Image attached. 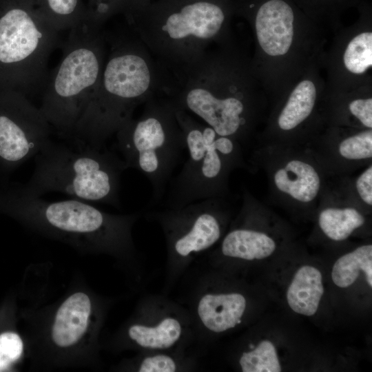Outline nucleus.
<instances>
[{
    "mask_svg": "<svg viewBox=\"0 0 372 372\" xmlns=\"http://www.w3.org/2000/svg\"><path fill=\"white\" fill-rule=\"evenodd\" d=\"M365 219L356 209L327 208L318 217V223L323 233L330 239L342 241L347 239L356 229L362 226Z\"/></svg>",
    "mask_w": 372,
    "mask_h": 372,
    "instance_id": "412c9836",
    "label": "nucleus"
},
{
    "mask_svg": "<svg viewBox=\"0 0 372 372\" xmlns=\"http://www.w3.org/2000/svg\"><path fill=\"white\" fill-rule=\"evenodd\" d=\"M115 134L116 146L128 168L140 172L152 188L150 204L163 197L186 145L176 116V106L166 96L144 104Z\"/></svg>",
    "mask_w": 372,
    "mask_h": 372,
    "instance_id": "423d86ee",
    "label": "nucleus"
},
{
    "mask_svg": "<svg viewBox=\"0 0 372 372\" xmlns=\"http://www.w3.org/2000/svg\"><path fill=\"white\" fill-rule=\"evenodd\" d=\"M23 342L15 333L6 332L0 335V371L7 369L21 355Z\"/></svg>",
    "mask_w": 372,
    "mask_h": 372,
    "instance_id": "a878e982",
    "label": "nucleus"
},
{
    "mask_svg": "<svg viewBox=\"0 0 372 372\" xmlns=\"http://www.w3.org/2000/svg\"><path fill=\"white\" fill-rule=\"evenodd\" d=\"M223 203L220 197L209 198L147 213V216L162 225L170 255L186 260L209 249L220 238Z\"/></svg>",
    "mask_w": 372,
    "mask_h": 372,
    "instance_id": "1a4fd4ad",
    "label": "nucleus"
},
{
    "mask_svg": "<svg viewBox=\"0 0 372 372\" xmlns=\"http://www.w3.org/2000/svg\"><path fill=\"white\" fill-rule=\"evenodd\" d=\"M246 306L245 298L238 293H207L198 301L197 312L205 328L221 333L241 322Z\"/></svg>",
    "mask_w": 372,
    "mask_h": 372,
    "instance_id": "f8f14e48",
    "label": "nucleus"
},
{
    "mask_svg": "<svg viewBox=\"0 0 372 372\" xmlns=\"http://www.w3.org/2000/svg\"><path fill=\"white\" fill-rule=\"evenodd\" d=\"M107 32L86 18L70 30L60 63L50 73L39 107L53 130L70 141L101 75Z\"/></svg>",
    "mask_w": 372,
    "mask_h": 372,
    "instance_id": "20e7f679",
    "label": "nucleus"
},
{
    "mask_svg": "<svg viewBox=\"0 0 372 372\" xmlns=\"http://www.w3.org/2000/svg\"><path fill=\"white\" fill-rule=\"evenodd\" d=\"M239 364L243 372L281 371L276 348L269 340H262L252 350L242 353Z\"/></svg>",
    "mask_w": 372,
    "mask_h": 372,
    "instance_id": "5701e85b",
    "label": "nucleus"
},
{
    "mask_svg": "<svg viewBox=\"0 0 372 372\" xmlns=\"http://www.w3.org/2000/svg\"><path fill=\"white\" fill-rule=\"evenodd\" d=\"M59 32L25 0H0V92L42 93Z\"/></svg>",
    "mask_w": 372,
    "mask_h": 372,
    "instance_id": "39448f33",
    "label": "nucleus"
},
{
    "mask_svg": "<svg viewBox=\"0 0 372 372\" xmlns=\"http://www.w3.org/2000/svg\"><path fill=\"white\" fill-rule=\"evenodd\" d=\"M51 139L34 156V169L23 187L41 196L59 192L89 203L119 207L121 178L128 169L121 157L101 149L73 141Z\"/></svg>",
    "mask_w": 372,
    "mask_h": 372,
    "instance_id": "7ed1b4c3",
    "label": "nucleus"
},
{
    "mask_svg": "<svg viewBox=\"0 0 372 372\" xmlns=\"http://www.w3.org/2000/svg\"><path fill=\"white\" fill-rule=\"evenodd\" d=\"M32 9L59 32L70 30L86 18L83 0H25Z\"/></svg>",
    "mask_w": 372,
    "mask_h": 372,
    "instance_id": "f3484780",
    "label": "nucleus"
},
{
    "mask_svg": "<svg viewBox=\"0 0 372 372\" xmlns=\"http://www.w3.org/2000/svg\"><path fill=\"white\" fill-rule=\"evenodd\" d=\"M177 369L174 359L165 354H154L145 357L140 363L141 372H174Z\"/></svg>",
    "mask_w": 372,
    "mask_h": 372,
    "instance_id": "bb28decb",
    "label": "nucleus"
},
{
    "mask_svg": "<svg viewBox=\"0 0 372 372\" xmlns=\"http://www.w3.org/2000/svg\"><path fill=\"white\" fill-rule=\"evenodd\" d=\"M188 158L178 174L171 179L165 208L220 197L227 189V176L234 165L215 148L217 133L191 114L176 107Z\"/></svg>",
    "mask_w": 372,
    "mask_h": 372,
    "instance_id": "0eeeda50",
    "label": "nucleus"
},
{
    "mask_svg": "<svg viewBox=\"0 0 372 372\" xmlns=\"http://www.w3.org/2000/svg\"><path fill=\"white\" fill-rule=\"evenodd\" d=\"M294 12L285 0H264L254 15V26L261 48L267 54H285L293 37Z\"/></svg>",
    "mask_w": 372,
    "mask_h": 372,
    "instance_id": "9b49d317",
    "label": "nucleus"
},
{
    "mask_svg": "<svg viewBox=\"0 0 372 372\" xmlns=\"http://www.w3.org/2000/svg\"><path fill=\"white\" fill-rule=\"evenodd\" d=\"M273 182L281 192L301 203H310L318 196L320 178L309 163L293 159L279 168L273 175Z\"/></svg>",
    "mask_w": 372,
    "mask_h": 372,
    "instance_id": "4468645a",
    "label": "nucleus"
},
{
    "mask_svg": "<svg viewBox=\"0 0 372 372\" xmlns=\"http://www.w3.org/2000/svg\"><path fill=\"white\" fill-rule=\"evenodd\" d=\"M343 61L351 73H364L372 65V32H365L355 36L348 44Z\"/></svg>",
    "mask_w": 372,
    "mask_h": 372,
    "instance_id": "b1692460",
    "label": "nucleus"
},
{
    "mask_svg": "<svg viewBox=\"0 0 372 372\" xmlns=\"http://www.w3.org/2000/svg\"><path fill=\"white\" fill-rule=\"evenodd\" d=\"M360 271L365 273L368 285L372 287V245H362L339 258L335 262L331 278L335 285L346 288L353 285Z\"/></svg>",
    "mask_w": 372,
    "mask_h": 372,
    "instance_id": "6ab92c4d",
    "label": "nucleus"
},
{
    "mask_svg": "<svg viewBox=\"0 0 372 372\" xmlns=\"http://www.w3.org/2000/svg\"><path fill=\"white\" fill-rule=\"evenodd\" d=\"M276 247L274 240L263 232L236 228L225 236L220 249L225 256L254 260L269 257Z\"/></svg>",
    "mask_w": 372,
    "mask_h": 372,
    "instance_id": "dca6fc26",
    "label": "nucleus"
},
{
    "mask_svg": "<svg viewBox=\"0 0 372 372\" xmlns=\"http://www.w3.org/2000/svg\"><path fill=\"white\" fill-rule=\"evenodd\" d=\"M341 156L348 160H363L372 157V130L361 132L344 138L338 146Z\"/></svg>",
    "mask_w": 372,
    "mask_h": 372,
    "instance_id": "393cba45",
    "label": "nucleus"
},
{
    "mask_svg": "<svg viewBox=\"0 0 372 372\" xmlns=\"http://www.w3.org/2000/svg\"><path fill=\"white\" fill-rule=\"evenodd\" d=\"M322 274L313 266L304 265L296 272L287 291V300L296 313L313 316L318 311L324 289Z\"/></svg>",
    "mask_w": 372,
    "mask_h": 372,
    "instance_id": "2eb2a0df",
    "label": "nucleus"
},
{
    "mask_svg": "<svg viewBox=\"0 0 372 372\" xmlns=\"http://www.w3.org/2000/svg\"><path fill=\"white\" fill-rule=\"evenodd\" d=\"M169 76L132 30L107 33V52L99 81L70 141L105 147L106 141L133 118L138 106L163 93Z\"/></svg>",
    "mask_w": 372,
    "mask_h": 372,
    "instance_id": "f257e3e1",
    "label": "nucleus"
},
{
    "mask_svg": "<svg viewBox=\"0 0 372 372\" xmlns=\"http://www.w3.org/2000/svg\"><path fill=\"white\" fill-rule=\"evenodd\" d=\"M351 113L365 127H372V99H358L349 105Z\"/></svg>",
    "mask_w": 372,
    "mask_h": 372,
    "instance_id": "cd10ccee",
    "label": "nucleus"
},
{
    "mask_svg": "<svg viewBox=\"0 0 372 372\" xmlns=\"http://www.w3.org/2000/svg\"><path fill=\"white\" fill-rule=\"evenodd\" d=\"M358 194L368 205H372V166L370 165L358 178L355 183Z\"/></svg>",
    "mask_w": 372,
    "mask_h": 372,
    "instance_id": "c85d7f7f",
    "label": "nucleus"
},
{
    "mask_svg": "<svg viewBox=\"0 0 372 372\" xmlns=\"http://www.w3.org/2000/svg\"><path fill=\"white\" fill-rule=\"evenodd\" d=\"M316 97V90L313 83L309 80L301 81L292 91L278 116L280 128L290 130L303 122L311 113Z\"/></svg>",
    "mask_w": 372,
    "mask_h": 372,
    "instance_id": "aec40b11",
    "label": "nucleus"
},
{
    "mask_svg": "<svg viewBox=\"0 0 372 372\" xmlns=\"http://www.w3.org/2000/svg\"><path fill=\"white\" fill-rule=\"evenodd\" d=\"M228 0H152L127 23L168 71L197 60L222 34Z\"/></svg>",
    "mask_w": 372,
    "mask_h": 372,
    "instance_id": "f03ea898",
    "label": "nucleus"
},
{
    "mask_svg": "<svg viewBox=\"0 0 372 372\" xmlns=\"http://www.w3.org/2000/svg\"><path fill=\"white\" fill-rule=\"evenodd\" d=\"M152 0H87L86 19L103 27L111 17L122 14L129 22L141 12Z\"/></svg>",
    "mask_w": 372,
    "mask_h": 372,
    "instance_id": "4be33fe9",
    "label": "nucleus"
},
{
    "mask_svg": "<svg viewBox=\"0 0 372 372\" xmlns=\"http://www.w3.org/2000/svg\"><path fill=\"white\" fill-rule=\"evenodd\" d=\"M91 312V302L84 293L72 294L59 307L52 327V338L59 347L76 343L85 333Z\"/></svg>",
    "mask_w": 372,
    "mask_h": 372,
    "instance_id": "ddd939ff",
    "label": "nucleus"
},
{
    "mask_svg": "<svg viewBox=\"0 0 372 372\" xmlns=\"http://www.w3.org/2000/svg\"><path fill=\"white\" fill-rule=\"evenodd\" d=\"M182 333L181 323L171 316L162 318L154 323L134 324L128 331L130 338L140 347L157 350L173 347Z\"/></svg>",
    "mask_w": 372,
    "mask_h": 372,
    "instance_id": "a211bd4d",
    "label": "nucleus"
},
{
    "mask_svg": "<svg viewBox=\"0 0 372 372\" xmlns=\"http://www.w3.org/2000/svg\"><path fill=\"white\" fill-rule=\"evenodd\" d=\"M53 131L39 107L23 94L0 92V166L13 169L34 157Z\"/></svg>",
    "mask_w": 372,
    "mask_h": 372,
    "instance_id": "9d476101",
    "label": "nucleus"
},
{
    "mask_svg": "<svg viewBox=\"0 0 372 372\" xmlns=\"http://www.w3.org/2000/svg\"><path fill=\"white\" fill-rule=\"evenodd\" d=\"M0 210L44 223L62 233L101 235L111 239L127 238L128 227L136 217L110 215L91 203L74 198L46 200L29 193L23 186L0 189Z\"/></svg>",
    "mask_w": 372,
    "mask_h": 372,
    "instance_id": "6e6552de",
    "label": "nucleus"
}]
</instances>
